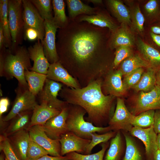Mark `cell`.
Returning a JSON list of instances; mask_svg holds the SVG:
<instances>
[{
  "instance_id": "obj_35",
  "label": "cell",
  "mask_w": 160,
  "mask_h": 160,
  "mask_svg": "<svg viewBox=\"0 0 160 160\" xmlns=\"http://www.w3.org/2000/svg\"><path fill=\"white\" fill-rule=\"evenodd\" d=\"M42 18L45 20L53 18L52 1L50 0H30Z\"/></svg>"
},
{
  "instance_id": "obj_18",
  "label": "cell",
  "mask_w": 160,
  "mask_h": 160,
  "mask_svg": "<svg viewBox=\"0 0 160 160\" xmlns=\"http://www.w3.org/2000/svg\"><path fill=\"white\" fill-rule=\"evenodd\" d=\"M61 111L59 109L49 106L44 103L38 104L33 110L27 129L36 125L43 126L47 121L58 115Z\"/></svg>"
},
{
  "instance_id": "obj_39",
  "label": "cell",
  "mask_w": 160,
  "mask_h": 160,
  "mask_svg": "<svg viewBox=\"0 0 160 160\" xmlns=\"http://www.w3.org/2000/svg\"><path fill=\"white\" fill-rule=\"evenodd\" d=\"M143 72V69L140 68L125 75L122 81L125 90L135 86L139 81Z\"/></svg>"
},
{
  "instance_id": "obj_17",
  "label": "cell",
  "mask_w": 160,
  "mask_h": 160,
  "mask_svg": "<svg viewBox=\"0 0 160 160\" xmlns=\"http://www.w3.org/2000/svg\"><path fill=\"white\" fill-rule=\"evenodd\" d=\"M47 78L60 82L67 86L74 88H79L77 81L68 73L59 62L50 64L47 74Z\"/></svg>"
},
{
  "instance_id": "obj_34",
  "label": "cell",
  "mask_w": 160,
  "mask_h": 160,
  "mask_svg": "<svg viewBox=\"0 0 160 160\" xmlns=\"http://www.w3.org/2000/svg\"><path fill=\"white\" fill-rule=\"evenodd\" d=\"M108 145L107 142L101 145V149L92 154H83L76 152H72L65 155L68 159L73 160H103L105 151Z\"/></svg>"
},
{
  "instance_id": "obj_19",
  "label": "cell",
  "mask_w": 160,
  "mask_h": 160,
  "mask_svg": "<svg viewBox=\"0 0 160 160\" xmlns=\"http://www.w3.org/2000/svg\"><path fill=\"white\" fill-rule=\"evenodd\" d=\"M127 25L121 23L112 33L109 42L111 49H116L121 46H132L134 44L135 40L134 35Z\"/></svg>"
},
{
  "instance_id": "obj_3",
  "label": "cell",
  "mask_w": 160,
  "mask_h": 160,
  "mask_svg": "<svg viewBox=\"0 0 160 160\" xmlns=\"http://www.w3.org/2000/svg\"><path fill=\"white\" fill-rule=\"evenodd\" d=\"M86 112L80 106L74 107L71 109L68 108L66 122L69 132H73L82 138L91 140V133H105L111 131L109 126L97 127L92 123L86 121L84 116Z\"/></svg>"
},
{
  "instance_id": "obj_36",
  "label": "cell",
  "mask_w": 160,
  "mask_h": 160,
  "mask_svg": "<svg viewBox=\"0 0 160 160\" xmlns=\"http://www.w3.org/2000/svg\"><path fill=\"white\" fill-rule=\"evenodd\" d=\"M116 134V132L112 131L102 134H97L96 132L91 133V141L87 146L84 154H90L93 148L96 145L101 143L107 142L114 137Z\"/></svg>"
},
{
  "instance_id": "obj_21",
  "label": "cell",
  "mask_w": 160,
  "mask_h": 160,
  "mask_svg": "<svg viewBox=\"0 0 160 160\" xmlns=\"http://www.w3.org/2000/svg\"><path fill=\"white\" fill-rule=\"evenodd\" d=\"M79 22H86L100 28H107L113 33L118 28L114 22L108 16L100 13L91 15H85L78 19Z\"/></svg>"
},
{
  "instance_id": "obj_47",
  "label": "cell",
  "mask_w": 160,
  "mask_h": 160,
  "mask_svg": "<svg viewBox=\"0 0 160 160\" xmlns=\"http://www.w3.org/2000/svg\"><path fill=\"white\" fill-rule=\"evenodd\" d=\"M6 49L5 45V39L2 27L0 24V50Z\"/></svg>"
},
{
  "instance_id": "obj_5",
  "label": "cell",
  "mask_w": 160,
  "mask_h": 160,
  "mask_svg": "<svg viewBox=\"0 0 160 160\" xmlns=\"http://www.w3.org/2000/svg\"><path fill=\"white\" fill-rule=\"evenodd\" d=\"M16 95L12 108L8 113L0 121L2 122L12 119L19 113L26 111H33L38 104L36 96L32 94L28 89L18 85L15 90Z\"/></svg>"
},
{
  "instance_id": "obj_42",
  "label": "cell",
  "mask_w": 160,
  "mask_h": 160,
  "mask_svg": "<svg viewBox=\"0 0 160 160\" xmlns=\"http://www.w3.org/2000/svg\"><path fill=\"white\" fill-rule=\"evenodd\" d=\"M24 39L29 41L39 40V35L37 31L31 28L24 29Z\"/></svg>"
},
{
  "instance_id": "obj_45",
  "label": "cell",
  "mask_w": 160,
  "mask_h": 160,
  "mask_svg": "<svg viewBox=\"0 0 160 160\" xmlns=\"http://www.w3.org/2000/svg\"><path fill=\"white\" fill-rule=\"evenodd\" d=\"M153 126L155 132L160 134V109L155 110Z\"/></svg>"
},
{
  "instance_id": "obj_8",
  "label": "cell",
  "mask_w": 160,
  "mask_h": 160,
  "mask_svg": "<svg viewBox=\"0 0 160 160\" xmlns=\"http://www.w3.org/2000/svg\"><path fill=\"white\" fill-rule=\"evenodd\" d=\"M160 109V88L156 84L148 92L141 91L135 101L131 112L136 116L149 110Z\"/></svg>"
},
{
  "instance_id": "obj_7",
  "label": "cell",
  "mask_w": 160,
  "mask_h": 160,
  "mask_svg": "<svg viewBox=\"0 0 160 160\" xmlns=\"http://www.w3.org/2000/svg\"><path fill=\"white\" fill-rule=\"evenodd\" d=\"M23 18L24 29L31 28L36 30L39 35V40L42 43L45 35L44 20L31 0H23Z\"/></svg>"
},
{
  "instance_id": "obj_26",
  "label": "cell",
  "mask_w": 160,
  "mask_h": 160,
  "mask_svg": "<svg viewBox=\"0 0 160 160\" xmlns=\"http://www.w3.org/2000/svg\"><path fill=\"white\" fill-rule=\"evenodd\" d=\"M32 111H25L17 114L12 119L13 120L4 133L8 136L19 131L27 129L30 121Z\"/></svg>"
},
{
  "instance_id": "obj_12",
  "label": "cell",
  "mask_w": 160,
  "mask_h": 160,
  "mask_svg": "<svg viewBox=\"0 0 160 160\" xmlns=\"http://www.w3.org/2000/svg\"><path fill=\"white\" fill-rule=\"evenodd\" d=\"M129 132L143 143L146 160H154V155L158 148L157 134L155 132L153 126L146 128L133 127Z\"/></svg>"
},
{
  "instance_id": "obj_43",
  "label": "cell",
  "mask_w": 160,
  "mask_h": 160,
  "mask_svg": "<svg viewBox=\"0 0 160 160\" xmlns=\"http://www.w3.org/2000/svg\"><path fill=\"white\" fill-rule=\"evenodd\" d=\"M145 9L149 15H153L157 11L158 4L157 1L155 0L149 1L145 5Z\"/></svg>"
},
{
  "instance_id": "obj_51",
  "label": "cell",
  "mask_w": 160,
  "mask_h": 160,
  "mask_svg": "<svg viewBox=\"0 0 160 160\" xmlns=\"http://www.w3.org/2000/svg\"><path fill=\"white\" fill-rule=\"evenodd\" d=\"M154 160H160V151L159 149L157 150L154 155Z\"/></svg>"
},
{
  "instance_id": "obj_40",
  "label": "cell",
  "mask_w": 160,
  "mask_h": 160,
  "mask_svg": "<svg viewBox=\"0 0 160 160\" xmlns=\"http://www.w3.org/2000/svg\"><path fill=\"white\" fill-rule=\"evenodd\" d=\"M116 49L113 63L114 68L117 67L125 59L133 55L131 46H121L116 47Z\"/></svg>"
},
{
  "instance_id": "obj_38",
  "label": "cell",
  "mask_w": 160,
  "mask_h": 160,
  "mask_svg": "<svg viewBox=\"0 0 160 160\" xmlns=\"http://www.w3.org/2000/svg\"><path fill=\"white\" fill-rule=\"evenodd\" d=\"M49 154L42 147L30 140L27 153L26 160H36Z\"/></svg>"
},
{
  "instance_id": "obj_20",
  "label": "cell",
  "mask_w": 160,
  "mask_h": 160,
  "mask_svg": "<svg viewBox=\"0 0 160 160\" xmlns=\"http://www.w3.org/2000/svg\"><path fill=\"white\" fill-rule=\"evenodd\" d=\"M107 2L110 11L119 22L127 25H131L130 11L121 1L108 0Z\"/></svg>"
},
{
  "instance_id": "obj_13",
  "label": "cell",
  "mask_w": 160,
  "mask_h": 160,
  "mask_svg": "<svg viewBox=\"0 0 160 160\" xmlns=\"http://www.w3.org/2000/svg\"><path fill=\"white\" fill-rule=\"evenodd\" d=\"M68 111V108L66 106L60 113L51 118L42 126L49 138L59 140L62 135L69 132L66 122Z\"/></svg>"
},
{
  "instance_id": "obj_48",
  "label": "cell",
  "mask_w": 160,
  "mask_h": 160,
  "mask_svg": "<svg viewBox=\"0 0 160 160\" xmlns=\"http://www.w3.org/2000/svg\"><path fill=\"white\" fill-rule=\"evenodd\" d=\"M150 35L153 41L160 47V35L155 34L152 32L150 33Z\"/></svg>"
},
{
  "instance_id": "obj_16",
  "label": "cell",
  "mask_w": 160,
  "mask_h": 160,
  "mask_svg": "<svg viewBox=\"0 0 160 160\" xmlns=\"http://www.w3.org/2000/svg\"><path fill=\"white\" fill-rule=\"evenodd\" d=\"M10 145L20 160H26L27 153L30 140L26 129L7 136Z\"/></svg>"
},
{
  "instance_id": "obj_46",
  "label": "cell",
  "mask_w": 160,
  "mask_h": 160,
  "mask_svg": "<svg viewBox=\"0 0 160 160\" xmlns=\"http://www.w3.org/2000/svg\"><path fill=\"white\" fill-rule=\"evenodd\" d=\"M68 159L65 156H50L47 155L36 160H67Z\"/></svg>"
},
{
  "instance_id": "obj_11",
  "label": "cell",
  "mask_w": 160,
  "mask_h": 160,
  "mask_svg": "<svg viewBox=\"0 0 160 160\" xmlns=\"http://www.w3.org/2000/svg\"><path fill=\"white\" fill-rule=\"evenodd\" d=\"M45 35L42 43L45 55L50 64L58 61L56 47V34L58 26L54 22L53 18L44 20Z\"/></svg>"
},
{
  "instance_id": "obj_31",
  "label": "cell",
  "mask_w": 160,
  "mask_h": 160,
  "mask_svg": "<svg viewBox=\"0 0 160 160\" xmlns=\"http://www.w3.org/2000/svg\"><path fill=\"white\" fill-rule=\"evenodd\" d=\"M156 72L153 68H149L143 73L138 83L132 88L137 91L148 92L151 90L156 84Z\"/></svg>"
},
{
  "instance_id": "obj_22",
  "label": "cell",
  "mask_w": 160,
  "mask_h": 160,
  "mask_svg": "<svg viewBox=\"0 0 160 160\" xmlns=\"http://www.w3.org/2000/svg\"><path fill=\"white\" fill-rule=\"evenodd\" d=\"M25 77L29 91L36 96L43 88L47 75L27 70L25 72Z\"/></svg>"
},
{
  "instance_id": "obj_25",
  "label": "cell",
  "mask_w": 160,
  "mask_h": 160,
  "mask_svg": "<svg viewBox=\"0 0 160 160\" xmlns=\"http://www.w3.org/2000/svg\"><path fill=\"white\" fill-rule=\"evenodd\" d=\"M119 70L123 75H127L140 68H153L142 57L132 55L126 58L121 63Z\"/></svg>"
},
{
  "instance_id": "obj_4",
  "label": "cell",
  "mask_w": 160,
  "mask_h": 160,
  "mask_svg": "<svg viewBox=\"0 0 160 160\" xmlns=\"http://www.w3.org/2000/svg\"><path fill=\"white\" fill-rule=\"evenodd\" d=\"M23 9L22 0H8V18L12 42L9 50L12 52L22 43L24 34Z\"/></svg>"
},
{
  "instance_id": "obj_54",
  "label": "cell",
  "mask_w": 160,
  "mask_h": 160,
  "mask_svg": "<svg viewBox=\"0 0 160 160\" xmlns=\"http://www.w3.org/2000/svg\"><path fill=\"white\" fill-rule=\"evenodd\" d=\"M0 160H5V158H4L3 156L2 155L0 156Z\"/></svg>"
},
{
  "instance_id": "obj_30",
  "label": "cell",
  "mask_w": 160,
  "mask_h": 160,
  "mask_svg": "<svg viewBox=\"0 0 160 160\" xmlns=\"http://www.w3.org/2000/svg\"><path fill=\"white\" fill-rule=\"evenodd\" d=\"M124 132L126 148L123 160H146L145 152L137 147L130 135Z\"/></svg>"
},
{
  "instance_id": "obj_37",
  "label": "cell",
  "mask_w": 160,
  "mask_h": 160,
  "mask_svg": "<svg viewBox=\"0 0 160 160\" xmlns=\"http://www.w3.org/2000/svg\"><path fill=\"white\" fill-rule=\"evenodd\" d=\"M131 25L133 29L139 33L144 30L145 18L141 12L139 6L137 5L130 11Z\"/></svg>"
},
{
  "instance_id": "obj_14",
  "label": "cell",
  "mask_w": 160,
  "mask_h": 160,
  "mask_svg": "<svg viewBox=\"0 0 160 160\" xmlns=\"http://www.w3.org/2000/svg\"><path fill=\"white\" fill-rule=\"evenodd\" d=\"M59 140L61 156L72 152L84 153L91 141V140L82 138L71 132L62 135Z\"/></svg>"
},
{
  "instance_id": "obj_52",
  "label": "cell",
  "mask_w": 160,
  "mask_h": 160,
  "mask_svg": "<svg viewBox=\"0 0 160 160\" xmlns=\"http://www.w3.org/2000/svg\"><path fill=\"white\" fill-rule=\"evenodd\" d=\"M156 141L158 149L160 151V134H157Z\"/></svg>"
},
{
  "instance_id": "obj_33",
  "label": "cell",
  "mask_w": 160,
  "mask_h": 160,
  "mask_svg": "<svg viewBox=\"0 0 160 160\" xmlns=\"http://www.w3.org/2000/svg\"><path fill=\"white\" fill-rule=\"evenodd\" d=\"M155 112V110H149L135 116L132 123L133 126L146 128L153 126Z\"/></svg>"
},
{
  "instance_id": "obj_28",
  "label": "cell",
  "mask_w": 160,
  "mask_h": 160,
  "mask_svg": "<svg viewBox=\"0 0 160 160\" xmlns=\"http://www.w3.org/2000/svg\"><path fill=\"white\" fill-rule=\"evenodd\" d=\"M122 142L121 135L119 131L112 139L103 160H123L125 152L123 150Z\"/></svg>"
},
{
  "instance_id": "obj_9",
  "label": "cell",
  "mask_w": 160,
  "mask_h": 160,
  "mask_svg": "<svg viewBox=\"0 0 160 160\" xmlns=\"http://www.w3.org/2000/svg\"><path fill=\"white\" fill-rule=\"evenodd\" d=\"M30 140L44 148L49 154L54 156H61V145L58 139H52L46 134L42 126L36 125L27 129Z\"/></svg>"
},
{
  "instance_id": "obj_15",
  "label": "cell",
  "mask_w": 160,
  "mask_h": 160,
  "mask_svg": "<svg viewBox=\"0 0 160 160\" xmlns=\"http://www.w3.org/2000/svg\"><path fill=\"white\" fill-rule=\"evenodd\" d=\"M27 49L30 58L33 62L30 71L47 75L50 64L45 55L40 41L37 40L33 45L29 46Z\"/></svg>"
},
{
  "instance_id": "obj_32",
  "label": "cell",
  "mask_w": 160,
  "mask_h": 160,
  "mask_svg": "<svg viewBox=\"0 0 160 160\" xmlns=\"http://www.w3.org/2000/svg\"><path fill=\"white\" fill-rule=\"evenodd\" d=\"M52 9L54 12L53 20L59 28L65 27L69 23L65 13V6L63 0L52 1Z\"/></svg>"
},
{
  "instance_id": "obj_23",
  "label": "cell",
  "mask_w": 160,
  "mask_h": 160,
  "mask_svg": "<svg viewBox=\"0 0 160 160\" xmlns=\"http://www.w3.org/2000/svg\"><path fill=\"white\" fill-rule=\"evenodd\" d=\"M123 75L119 69L110 74L107 78L106 87L108 92L113 96H121L124 95L126 90L122 80Z\"/></svg>"
},
{
  "instance_id": "obj_41",
  "label": "cell",
  "mask_w": 160,
  "mask_h": 160,
  "mask_svg": "<svg viewBox=\"0 0 160 160\" xmlns=\"http://www.w3.org/2000/svg\"><path fill=\"white\" fill-rule=\"evenodd\" d=\"M0 151H3L5 160H20L12 148L7 136L4 133L0 136Z\"/></svg>"
},
{
  "instance_id": "obj_1",
  "label": "cell",
  "mask_w": 160,
  "mask_h": 160,
  "mask_svg": "<svg viewBox=\"0 0 160 160\" xmlns=\"http://www.w3.org/2000/svg\"><path fill=\"white\" fill-rule=\"evenodd\" d=\"M71 88L61 89V96L65 102L84 109L88 114V121L95 126L103 127L109 122L113 96L103 94L100 82L93 81L82 88Z\"/></svg>"
},
{
  "instance_id": "obj_50",
  "label": "cell",
  "mask_w": 160,
  "mask_h": 160,
  "mask_svg": "<svg viewBox=\"0 0 160 160\" xmlns=\"http://www.w3.org/2000/svg\"><path fill=\"white\" fill-rule=\"evenodd\" d=\"M156 85L160 88V69L156 72Z\"/></svg>"
},
{
  "instance_id": "obj_44",
  "label": "cell",
  "mask_w": 160,
  "mask_h": 160,
  "mask_svg": "<svg viewBox=\"0 0 160 160\" xmlns=\"http://www.w3.org/2000/svg\"><path fill=\"white\" fill-rule=\"evenodd\" d=\"M10 104L9 100L7 97L1 98L0 99V119L2 120V115L7 112Z\"/></svg>"
},
{
  "instance_id": "obj_24",
  "label": "cell",
  "mask_w": 160,
  "mask_h": 160,
  "mask_svg": "<svg viewBox=\"0 0 160 160\" xmlns=\"http://www.w3.org/2000/svg\"><path fill=\"white\" fill-rule=\"evenodd\" d=\"M137 44L143 58L153 68L160 66V53L157 50L140 39Z\"/></svg>"
},
{
  "instance_id": "obj_2",
  "label": "cell",
  "mask_w": 160,
  "mask_h": 160,
  "mask_svg": "<svg viewBox=\"0 0 160 160\" xmlns=\"http://www.w3.org/2000/svg\"><path fill=\"white\" fill-rule=\"evenodd\" d=\"M0 52V76L8 79L15 77L18 81V86L28 89L25 72L30 70L32 66L26 47L19 46L13 52L6 48Z\"/></svg>"
},
{
  "instance_id": "obj_27",
  "label": "cell",
  "mask_w": 160,
  "mask_h": 160,
  "mask_svg": "<svg viewBox=\"0 0 160 160\" xmlns=\"http://www.w3.org/2000/svg\"><path fill=\"white\" fill-rule=\"evenodd\" d=\"M69 16L72 20L82 14L91 15L97 13V9L87 5L79 0H67Z\"/></svg>"
},
{
  "instance_id": "obj_10",
  "label": "cell",
  "mask_w": 160,
  "mask_h": 160,
  "mask_svg": "<svg viewBox=\"0 0 160 160\" xmlns=\"http://www.w3.org/2000/svg\"><path fill=\"white\" fill-rule=\"evenodd\" d=\"M62 87L61 84L47 78L42 89L37 95L40 103H45L51 107L61 111L67 103L57 98Z\"/></svg>"
},
{
  "instance_id": "obj_53",
  "label": "cell",
  "mask_w": 160,
  "mask_h": 160,
  "mask_svg": "<svg viewBox=\"0 0 160 160\" xmlns=\"http://www.w3.org/2000/svg\"><path fill=\"white\" fill-rule=\"evenodd\" d=\"M88 1L91 2L94 4H99L102 3V1L101 0H89L87 1Z\"/></svg>"
},
{
  "instance_id": "obj_29",
  "label": "cell",
  "mask_w": 160,
  "mask_h": 160,
  "mask_svg": "<svg viewBox=\"0 0 160 160\" xmlns=\"http://www.w3.org/2000/svg\"><path fill=\"white\" fill-rule=\"evenodd\" d=\"M8 0H0V24L5 37V47L10 50L12 42L8 18Z\"/></svg>"
},
{
  "instance_id": "obj_6",
  "label": "cell",
  "mask_w": 160,
  "mask_h": 160,
  "mask_svg": "<svg viewBox=\"0 0 160 160\" xmlns=\"http://www.w3.org/2000/svg\"><path fill=\"white\" fill-rule=\"evenodd\" d=\"M134 116L127 108L124 100L118 97L116 109L108 123V126L111 130L116 132L120 130L129 132L133 127Z\"/></svg>"
},
{
  "instance_id": "obj_55",
  "label": "cell",
  "mask_w": 160,
  "mask_h": 160,
  "mask_svg": "<svg viewBox=\"0 0 160 160\" xmlns=\"http://www.w3.org/2000/svg\"><path fill=\"white\" fill-rule=\"evenodd\" d=\"M67 160H73L70 159H68Z\"/></svg>"
},
{
  "instance_id": "obj_49",
  "label": "cell",
  "mask_w": 160,
  "mask_h": 160,
  "mask_svg": "<svg viewBox=\"0 0 160 160\" xmlns=\"http://www.w3.org/2000/svg\"><path fill=\"white\" fill-rule=\"evenodd\" d=\"M151 30L152 32L158 35H160V27L153 26L151 27Z\"/></svg>"
}]
</instances>
